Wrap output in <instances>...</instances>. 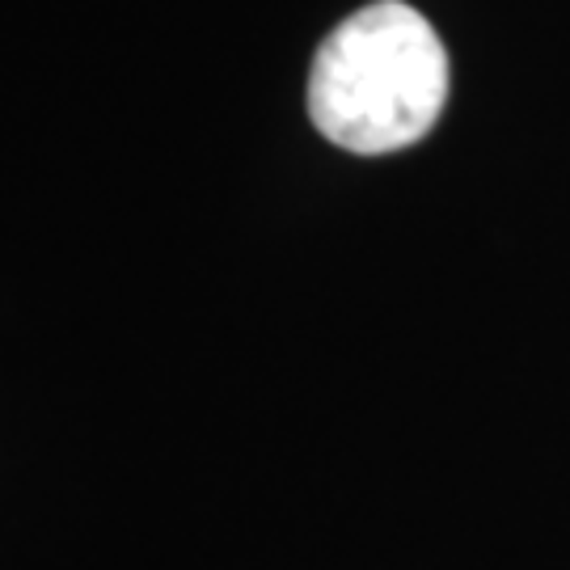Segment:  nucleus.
I'll return each mask as SVG.
<instances>
[{"instance_id":"nucleus-1","label":"nucleus","mask_w":570,"mask_h":570,"mask_svg":"<svg viewBox=\"0 0 570 570\" xmlns=\"http://www.w3.org/2000/svg\"><path fill=\"white\" fill-rule=\"evenodd\" d=\"M449 98V51L402 0H376L326 35L308 72V119L346 153L381 157L428 136Z\"/></svg>"}]
</instances>
